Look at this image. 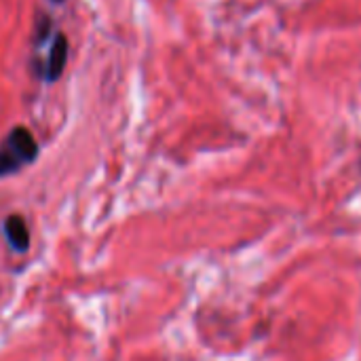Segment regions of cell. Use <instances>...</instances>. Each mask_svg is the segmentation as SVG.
Returning a JSON list of instances; mask_svg holds the SVG:
<instances>
[{
  "label": "cell",
  "mask_w": 361,
  "mask_h": 361,
  "mask_svg": "<svg viewBox=\"0 0 361 361\" xmlns=\"http://www.w3.org/2000/svg\"><path fill=\"white\" fill-rule=\"evenodd\" d=\"M66 61H68V38L63 34H55L44 63V78L51 82L57 80L63 74Z\"/></svg>",
  "instance_id": "obj_2"
},
{
  "label": "cell",
  "mask_w": 361,
  "mask_h": 361,
  "mask_svg": "<svg viewBox=\"0 0 361 361\" xmlns=\"http://www.w3.org/2000/svg\"><path fill=\"white\" fill-rule=\"evenodd\" d=\"M38 157V144L25 127H15L0 146V178L19 171Z\"/></svg>",
  "instance_id": "obj_1"
},
{
  "label": "cell",
  "mask_w": 361,
  "mask_h": 361,
  "mask_svg": "<svg viewBox=\"0 0 361 361\" xmlns=\"http://www.w3.org/2000/svg\"><path fill=\"white\" fill-rule=\"evenodd\" d=\"M4 235L11 243L13 250L17 252H27L30 247V231L25 220L19 214H13L4 220Z\"/></svg>",
  "instance_id": "obj_3"
},
{
  "label": "cell",
  "mask_w": 361,
  "mask_h": 361,
  "mask_svg": "<svg viewBox=\"0 0 361 361\" xmlns=\"http://www.w3.org/2000/svg\"><path fill=\"white\" fill-rule=\"evenodd\" d=\"M53 2H55V4H61V2H63V0H53Z\"/></svg>",
  "instance_id": "obj_4"
}]
</instances>
